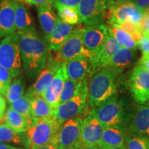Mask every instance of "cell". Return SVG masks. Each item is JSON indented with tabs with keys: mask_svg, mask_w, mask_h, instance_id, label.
<instances>
[{
	"mask_svg": "<svg viewBox=\"0 0 149 149\" xmlns=\"http://www.w3.org/2000/svg\"><path fill=\"white\" fill-rule=\"evenodd\" d=\"M25 87L26 83L23 78L21 76L15 77V79L11 82L4 95L8 103L11 104L23 96Z\"/></svg>",
	"mask_w": 149,
	"mask_h": 149,
	"instance_id": "28",
	"label": "cell"
},
{
	"mask_svg": "<svg viewBox=\"0 0 149 149\" xmlns=\"http://www.w3.org/2000/svg\"><path fill=\"white\" fill-rule=\"evenodd\" d=\"M52 3H44L37 6V15L44 37L48 36L55 27L57 17L52 8Z\"/></svg>",
	"mask_w": 149,
	"mask_h": 149,
	"instance_id": "22",
	"label": "cell"
},
{
	"mask_svg": "<svg viewBox=\"0 0 149 149\" xmlns=\"http://www.w3.org/2000/svg\"><path fill=\"white\" fill-rule=\"evenodd\" d=\"M128 86L132 97L141 106L149 100V73L137 62L128 80Z\"/></svg>",
	"mask_w": 149,
	"mask_h": 149,
	"instance_id": "10",
	"label": "cell"
},
{
	"mask_svg": "<svg viewBox=\"0 0 149 149\" xmlns=\"http://www.w3.org/2000/svg\"><path fill=\"white\" fill-rule=\"evenodd\" d=\"M47 3L53 4V0H31V5H35L37 6Z\"/></svg>",
	"mask_w": 149,
	"mask_h": 149,
	"instance_id": "41",
	"label": "cell"
},
{
	"mask_svg": "<svg viewBox=\"0 0 149 149\" xmlns=\"http://www.w3.org/2000/svg\"><path fill=\"white\" fill-rule=\"evenodd\" d=\"M148 107H149V100H148Z\"/></svg>",
	"mask_w": 149,
	"mask_h": 149,
	"instance_id": "48",
	"label": "cell"
},
{
	"mask_svg": "<svg viewBox=\"0 0 149 149\" xmlns=\"http://www.w3.org/2000/svg\"><path fill=\"white\" fill-rule=\"evenodd\" d=\"M55 8L57 10L58 17L65 23L74 25L79 22V18L78 15L77 8L71 7L60 6H57Z\"/></svg>",
	"mask_w": 149,
	"mask_h": 149,
	"instance_id": "30",
	"label": "cell"
},
{
	"mask_svg": "<svg viewBox=\"0 0 149 149\" xmlns=\"http://www.w3.org/2000/svg\"><path fill=\"white\" fill-rule=\"evenodd\" d=\"M127 130L115 127L105 128L99 146L124 147Z\"/></svg>",
	"mask_w": 149,
	"mask_h": 149,
	"instance_id": "23",
	"label": "cell"
},
{
	"mask_svg": "<svg viewBox=\"0 0 149 149\" xmlns=\"http://www.w3.org/2000/svg\"><path fill=\"white\" fill-rule=\"evenodd\" d=\"M0 149H23L22 148H18V147L13 146L8 144H5L3 143H0Z\"/></svg>",
	"mask_w": 149,
	"mask_h": 149,
	"instance_id": "43",
	"label": "cell"
},
{
	"mask_svg": "<svg viewBox=\"0 0 149 149\" xmlns=\"http://www.w3.org/2000/svg\"><path fill=\"white\" fill-rule=\"evenodd\" d=\"M81 0H53V5L54 7L60 6L71 7L77 8Z\"/></svg>",
	"mask_w": 149,
	"mask_h": 149,
	"instance_id": "37",
	"label": "cell"
},
{
	"mask_svg": "<svg viewBox=\"0 0 149 149\" xmlns=\"http://www.w3.org/2000/svg\"><path fill=\"white\" fill-rule=\"evenodd\" d=\"M138 62L149 73V55H142Z\"/></svg>",
	"mask_w": 149,
	"mask_h": 149,
	"instance_id": "40",
	"label": "cell"
},
{
	"mask_svg": "<svg viewBox=\"0 0 149 149\" xmlns=\"http://www.w3.org/2000/svg\"><path fill=\"white\" fill-rule=\"evenodd\" d=\"M67 78L75 81L85 79L92 69V60L88 57H77L65 62Z\"/></svg>",
	"mask_w": 149,
	"mask_h": 149,
	"instance_id": "17",
	"label": "cell"
},
{
	"mask_svg": "<svg viewBox=\"0 0 149 149\" xmlns=\"http://www.w3.org/2000/svg\"><path fill=\"white\" fill-rule=\"evenodd\" d=\"M12 76L6 69L0 66V95H4L12 82Z\"/></svg>",
	"mask_w": 149,
	"mask_h": 149,
	"instance_id": "34",
	"label": "cell"
},
{
	"mask_svg": "<svg viewBox=\"0 0 149 149\" xmlns=\"http://www.w3.org/2000/svg\"><path fill=\"white\" fill-rule=\"evenodd\" d=\"M124 149H149V138L127 132Z\"/></svg>",
	"mask_w": 149,
	"mask_h": 149,
	"instance_id": "29",
	"label": "cell"
},
{
	"mask_svg": "<svg viewBox=\"0 0 149 149\" xmlns=\"http://www.w3.org/2000/svg\"><path fill=\"white\" fill-rule=\"evenodd\" d=\"M121 29L127 33L128 35L132 37V38L138 44L141 37H142V32H141L140 27L138 24H134L131 22H124L120 24H116Z\"/></svg>",
	"mask_w": 149,
	"mask_h": 149,
	"instance_id": "33",
	"label": "cell"
},
{
	"mask_svg": "<svg viewBox=\"0 0 149 149\" xmlns=\"http://www.w3.org/2000/svg\"><path fill=\"white\" fill-rule=\"evenodd\" d=\"M127 132L149 138V107L140 106L134 112Z\"/></svg>",
	"mask_w": 149,
	"mask_h": 149,
	"instance_id": "18",
	"label": "cell"
},
{
	"mask_svg": "<svg viewBox=\"0 0 149 149\" xmlns=\"http://www.w3.org/2000/svg\"><path fill=\"white\" fill-rule=\"evenodd\" d=\"M88 90V81L85 78L78 82L73 96L54 109V118L62 124L66 121L77 117L83 111L86 104Z\"/></svg>",
	"mask_w": 149,
	"mask_h": 149,
	"instance_id": "5",
	"label": "cell"
},
{
	"mask_svg": "<svg viewBox=\"0 0 149 149\" xmlns=\"http://www.w3.org/2000/svg\"><path fill=\"white\" fill-rule=\"evenodd\" d=\"M4 119L6 124L17 133H25L29 127L26 120L22 115L10 108H8L6 112Z\"/></svg>",
	"mask_w": 149,
	"mask_h": 149,
	"instance_id": "25",
	"label": "cell"
},
{
	"mask_svg": "<svg viewBox=\"0 0 149 149\" xmlns=\"http://www.w3.org/2000/svg\"><path fill=\"white\" fill-rule=\"evenodd\" d=\"M78 149H100L99 146H82Z\"/></svg>",
	"mask_w": 149,
	"mask_h": 149,
	"instance_id": "44",
	"label": "cell"
},
{
	"mask_svg": "<svg viewBox=\"0 0 149 149\" xmlns=\"http://www.w3.org/2000/svg\"><path fill=\"white\" fill-rule=\"evenodd\" d=\"M78 82L79 81H73L68 78L65 79L63 88L59 95V104L68 101L73 96Z\"/></svg>",
	"mask_w": 149,
	"mask_h": 149,
	"instance_id": "32",
	"label": "cell"
},
{
	"mask_svg": "<svg viewBox=\"0 0 149 149\" xmlns=\"http://www.w3.org/2000/svg\"><path fill=\"white\" fill-rule=\"evenodd\" d=\"M19 38L17 33H14L5 37L0 43V66L8 70L13 78L19 76L22 70Z\"/></svg>",
	"mask_w": 149,
	"mask_h": 149,
	"instance_id": "6",
	"label": "cell"
},
{
	"mask_svg": "<svg viewBox=\"0 0 149 149\" xmlns=\"http://www.w3.org/2000/svg\"><path fill=\"white\" fill-rule=\"evenodd\" d=\"M15 31V0H0V39Z\"/></svg>",
	"mask_w": 149,
	"mask_h": 149,
	"instance_id": "15",
	"label": "cell"
},
{
	"mask_svg": "<svg viewBox=\"0 0 149 149\" xmlns=\"http://www.w3.org/2000/svg\"><path fill=\"white\" fill-rule=\"evenodd\" d=\"M62 64L63 63L59 62L54 58L53 54L48 53L45 66L37 77L35 82L28 90L26 92L28 94L31 96L42 95V93L51 84L56 72Z\"/></svg>",
	"mask_w": 149,
	"mask_h": 149,
	"instance_id": "13",
	"label": "cell"
},
{
	"mask_svg": "<svg viewBox=\"0 0 149 149\" xmlns=\"http://www.w3.org/2000/svg\"><path fill=\"white\" fill-rule=\"evenodd\" d=\"M19 37L22 68L28 79H37L47 61L49 50L46 41L37 31L19 35Z\"/></svg>",
	"mask_w": 149,
	"mask_h": 149,
	"instance_id": "1",
	"label": "cell"
},
{
	"mask_svg": "<svg viewBox=\"0 0 149 149\" xmlns=\"http://www.w3.org/2000/svg\"><path fill=\"white\" fill-rule=\"evenodd\" d=\"M61 125L54 117L35 118L25 132L29 149L55 144Z\"/></svg>",
	"mask_w": 149,
	"mask_h": 149,
	"instance_id": "4",
	"label": "cell"
},
{
	"mask_svg": "<svg viewBox=\"0 0 149 149\" xmlns=\"http://www.w3.org/2000/svg\"><path fill=\"white\" fill-rule=\"evenodd\" d=\"M83 119L76 117L61 124L55 141L58 149H78L81 146Z\"/></svg>",
	"mask_w": 149,
	"mask_h": 149,
	"instance_id": "7",
	"label": "cell"
},
{
	"mask_svg": "<svg viewBox=\"0 0 149 149\" xmlns=\"http://www.w3.org/2000/svg\"><path fill=\"white\" fill-rule=\"evenodd\" d=\"M143 11L136 6L132 1H118L108 7L104 18L109 24H120L124 22H131L139 25Z\"/></svg>",
	"mask_w": 149,
	"mask_h": 149,
	"instance_id": "9",
	"label": "cell"
},
{
	"mask_svg": "<svg viewBox=\"0 0 149 149\" xmlns=\"http://www.w3.org/2000/svg\"><path fill=\"white\" fill-rule=\"evenodd\" d=\"M104 128L101 123L89 113L84 120H83L81 137V146H99Z\"/></svg>",
	"mask_w": 149,
	"mask_h": 149,
	"instance_id": "14",
	"label": "cell"
},
{
	"mask_svg": "<svg viewBox=\"0 0 149 149\" xmlns=\"http://www.w3.org/2000/svg\"><path fill=\"white\" fill-rule=\"evenodd\" d=\"M83 26L74 27L60 50L54 57L59 62L65 63L77 57H86L93 60L95 57L86 49L81 40V31Z\"/></svg>",
	"mask_w": 149,
	"mask_h": 149,
	"instance_id": "8",
	"label": "cell"
},
{
	"mask_svg": "<svg viewBox=\"0 0 149 149\" xmlns=\"http://www.w3.org/2000/svg\"><path fill=\"white\" fill-rule=\"evenodd\" d=\"M138 48L142 55H149V35L143 34L138 42Z\"/></svg>",
	"mask_w": 149,
	"mask_h": 149,
	"instance_id": "36",
	"label": "cell"
},
{
	"mask_svg": "<svg viewBox=\"0 0 149 149\" xmlns=\"http://www.w3.org/2000/svg\"><path fill=\"white\" fill-rule=\"evenodd\" d=\"M121 72L104 67L91 75L87 101L91 109H95L117 94Z\"/></svg>",
	"mask_w": 149,
	"mask_h": 149,
	"instance_id": "3",
	"label": "cell"
},
{
	"mask_svg": "<svg viewBox=\"0 0 149 149\" xmlns=\"http://www.w3.org/2000/svg\"><path fill=\"white\" fill-rule=\"evenodd\" d=\"M117 2H118L119 1H122V0H115V1H116V2H117Z\"/></svg>",
	"mask_w": 149,
	"mask_h": 149,
	"instance_id": "47",
	"label": "cell"
},
{
	"mask_svg": "<svg viewBox=\"0 0 149 149\" xmlns=\"http://www.w3.org/2000/svg\"><path fill=\"white\" fill-rule=\"evenodd\" d=\"M15 29L18 35L36 31L32 15L23 3L15 1Z\"/></svg>",
	"mask_w": 149,
	"mask_h": 149,
	"instance_id": "20",
	"label": "cell"
},
{
	"mask_svg": "<svg viewBox=\"0 0 149 149\" xmlns=\"http://www.w3.org/2000/svg\"><path fill=\"white\" fill-rule=\"evenodd\" d=\"M6 110V101L3 97L0 95V120L4 117Z\"/></svg>",
	"mask_w": 149,
	"mask_h": 149,
	"instance_id": "39",
	"label": "cell"
},
{
	"mask_svg": "<svg viewBox=\"0 0 149 149\" xmlns=\"http://www.w3.org/2000/svg\"><path fill=\"white\" fill-rule=\"evenodd\" d=\"M134 112L127 99L118 96L117 93L90 113L104 128L115 127L127 130Z\"/></svg>",
	"mask_w": 149,
	"mask_h": 149,
	"instance_id": "2",
	"label": "cell"
},
{
	"mask_svg": "<svg viewBox=\"0 0 149 149\" xmlns=\"http://www.w3.org/2000/svg\"><path fill=\"white\" fill-rule=\"evenodd\" d=\"M108 29L109 33L114 37L121 47L132 50H137L138 48V44L132 38V37L117 26L116 24H109Z\"/></svg>",
	"mask_w": 149,
	"mask_h": 149,
	"instance_id": "26",
	"label": "cell"
},
{
	"mask_svg": "<svg viewBox=\"0 0 149 149\" xmlns=\"http://www.w3.org/2000/svg\"><path fill=\"white\" fill-rule=\"evenodd\" d=\"M121 47L117 43L114 37L109 31L107 40L98 55L92 60V69L91 74L92 75L95 72L98 71L102 68H104L108 61L113 57V55L120 49Z\"/></svg>",
	"mask_w": 149,
	"mask_h": 149,
	"instance_id": "19",
	"label": "cell"
},
{
	"mask_svg": "<svg viewBox=\"0 0 149 149\" xmlns=\"http://www.w3.org/2000/svg\"><path fill=\"white\" fill-rule=\"evenodd\" d=\"M15 1L20 3H28V4H31V0H15Z\"/></svg>",
	"mask_w": 149,
	"mask_h": 149,
	"instance_id": "46",
	"label": "cell"
},
{
	"mask_svg": "<svg viewBox=\"0 0 149 149\" xmlns=\"http://www.w3.org/2000/svg\"><path fill=\"white\" fill-rule=\"evenodd\" d=\"M133 2L142 11L149 8V0H133Z\"/></svg>",
	"mask_w": 149,
	"mask_h": 149,
	"instance_id": "38",
	"label": "cell"
},
{
	"mask_svg": "<svg viewBox=\"0 0 149 149\" xmlns=\"http://www.w3.org/2000/svg\"><path fill=\"white\" fill-rule=\"evenodd\" d=\"M31 109L34 118H47L54 115L53 108L41 95L31 97Z\"/></svg>",
	"mask_w": 149,
	"mask_h": 149,
	"instance_id": "24",
	"label": "cell"
},
{
	"mask_svg": "<svg viewBox=\"0 0 149 149\" xmlns=\"http://www.w3.org/2000/svg\"><path fill=\"white\" fill-rule=\"evenodd\" d=\"M74 29V25L65 23L57 17L53 31L45 38L48 50L57 53Z\"/></svg>",
	"mask_w": 149,
	"mask_h": 149,
	"instance_id": "16",
	"label": "cell"
},
{
	"mask_svg": "<svg viewBox=\"0 0 149 149\" xmlns=\"http://www.w3.org/2000/svg\"><path fill=\"white\" fill-rule=\"evenodd\" d=\"M136 57H137L136 50L120 47V49L108 61L105 67H109L122 73L125 68H128L133 64Z\"/></svg>",
	"mask_w": 149,
	"mask_h": 149,
	"instance_id": "21",
	"label": "cell"
},
{
	"mask_svg": "<svg viewBox=\"0 0 149 149\" xmlns=\"http://www.w3.org/2000/svg\"><path fill=\"white\" fill-rule=\"evenodd\" d=\"M108 35V26L104 24L87 26L83 27L81 31V40L84 46L95 57L103 48Z\"/></svg>",
	"mask_w": 149,
	"mask_h": 149,
	"instance_id": "12",
	"label": "cell"
},
{
	"mask_svg": "<svg viewBox=\"0 0 149 149\" xmlns=\"http://www.w3.org/2000/svg\"><path fill=\"white\" fill-rule=\"evenodd\" d=\"M139 27L142 34L149 35V8L143 11V16L140 22Z\"/></svg>",
	"mask_w": 149,
	"mask_h": 149,
	"instance_id": "35",
	"label": "cell"
},
{
	"mask_svg": "<svg viewBox=\"0 0 149 149\" xmlns=\"http://www.w3.org/2000/svg\"><path fill=\"white\" fill-rule=\"evenodd\" d=\"M31 96L26 93L24 95L10 104V106H9V108L17 112L26 120L29 126L31 125L35 120V118L33 117L31 115Z\"/></svg>",
	"mask_w": 149,
	"mask_h": 149,
	"instance_id": "27",
	"label": "cell"
},
{
	"mask_svg": "<svg viewBox=\"0 0 149 149\" xmlns=\"http://www.w3.org/2000/svg\"><path fill=\"white\" fill-rule=\"evenodd\" d=\"M33 149H58L56 146V145L53 143H51V144L45 145V146H42L40 147H37V148H33Z\"/></svg>",
	"mask_w": 149,
	"mask_h": 149,
	"instance_id": "42",
	"label": "cell"
},
{
	"mask_svg": "<svg viewBox=\"0 0 149 149\" xmlns=\"http://www.w3.org/2000/svg\"><path fill=\"white\" fill-rule=\"evenodd\" d=\"M0 143H12L21 146L22 140L19 133L15 132L6 124H0Z\"/></svg>",
	"mask_w": 149,
	"mask_h": 149,
	"instance_id": "31",
	"label": "cell"
},
{
	"mask_svg": "<svg viewBox=\"0 0 149 149\" xmlns=\"http://www.w3.org/2000/svg\"><path fill=\"white\" fill-rule=\"evenodd\" d=\"M100 149H124V147H108V146H100Z\"/></svg>",
	"mask_w": 149,
	"mask_h": 149,
	"instance_id": "45",
	"label": "cell"
},
{
	"mask_svg": "<svg viewBox=\"0 0 149 149\" xmlns=\"http://www.w3.org/2000/svg\"><path fill=\"white\" fill-rule=\"evenodd\" d=\"M109 6L107 0H81L77 7L79 22L86 26L102 24Z\"/></svg>",
	"mask_w": 149,
	"mask_h": 149,
	"instance_id": "11",
	"label": "cell"
}]
</instances>
